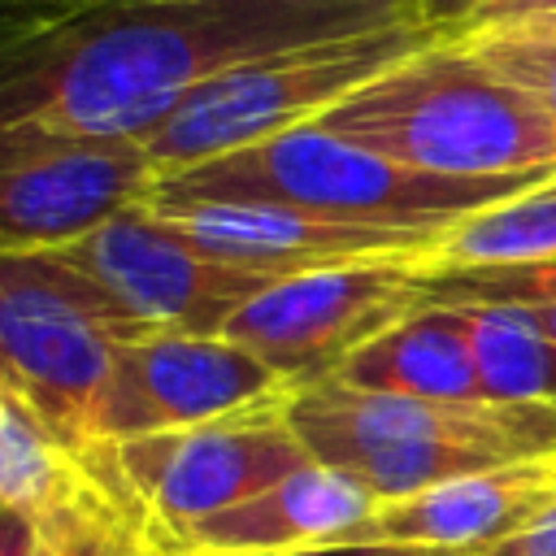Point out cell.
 I'll return each instance as SVG.
<instances>
[{
	"label": "cell",
	"instance_id": "cell-16",
	"mask_svg": "<svg viewBox=\"0 0 556 556\" xmlns=\"http://www.w3.org/2000/svg\"><path fill=\"white\" fill-rule=\"evenodd\" d=\"M0 504L26 513L39 526V534L74 526L78 517L100 508H122L91 482L87 465L4 382H0Z\"/></svg>",
	"mask_w": 556,
	"mask_h": 556
},
{
	"label": "cell",
	"instance_id": "cell-4",
	"mask_svg": "<svg viewBox=\"0 0 556 556\" xmlns=\"http://www.w3.org/2000/svg\"><path fill=\"white\" fill-rule=\"evenodd\" d=\"M547 178L556 174H508V178L426 174L308 122L265 143L200 161L191 169L161 174L148 200H269L330 222L413 230L439 239L460 217Z\"/></svg>",
	"mask_w": 556,
	"mask_h": 556
},
{
	"label": "cell",
	"instance_id": "cell-2",
	"mask_svg": "<svg viewBox=\"0 0 556 556\" xmlns=\"http://www.w3.org/2000/svg\"><path fill=\"white\" fill-rule=\"evenodd\" d=\"M317 126L426 174H556V122L456 35L400 56Z\"/></svg>",
	"mask_w": 556,
	"mask_h": 556
},
{
	"label": "cell",
	"instance_id": "cell-8",
	"mask_svg": "<svg viewBox=\"0 0 556 556\" xmlns=\"http://www.w3.org/2000/svg\"><path fill=\"white\" fill-rule=\"evenodd\" d=\"M421 308H430V295L417 256H374L274 278L222 334L256 352L291 391H300L334 378L348 356Z\"/></svg>",
	"mask_w": 556,
	"mask_h": 556
},
{
	"label": "cell",
	"instance_id": "cell-14",
	"mask_svg": "<svg viewBox=\"0 0 556 556\" xmlns=\"http://www.w3.org/2000/svg\"><path fill=\"white\" fill-rule=\"evenodd\" d=\"M378 495L330 465H300L274 486L195 521L165 543V556H274L339 543L374 513Z\"/></svg>",
	"mask_w": 556,
	"mask_h": 556
},
{
	"label": "cell",
	"instance_id": "cell-6",
	"mask_svg": "<svg viewBox=\"0 0 556 556\" xmlns=\"http://www.w3.org/2000/svg\"><path fill=\"white\" fill-rule=\"evenodd\" d=\"M439 30L430 22H400L369 35L265 52L213 74L143 139L156 178L317 122L361 83L417 52Z\"/></svg>",
	"mask_w": 556,
	"mask_h": 556
},
{
	"label": "cell",
	"instance_id": "cell-3",
	"mask_svg": "<svg viewBox=\"0 0 556 556\" xmlns=\"http://www.w3.org/2000/svg\"><path fill=\"white\" fill-rule=\"evenodd\" d=\"M287 421L317 465L356 478L378 500L556 456V404H452L321 378L291 391Z\"/></svg>",
	"mask_w": 556,
	"mask_h": 556
},
{
	"label": "cell",
	"instance_id": "cell-7",
	"mask_svg": "<svg viewBox=\"0 0 556 556\" xmlns=\"http://www.w3.org/2000/svg\"><path fill=\"white\" fill-rule=\"evenodd\" d=\"M91 482L135 513L156 552L195 521L274 486L313 456L287 421V404L230 413L217 421L96 443L78 456Z\"/></svg>",
	"mask_w": 556,
	"mask_h": 556
},
{
	"label": "cell",
	"instance_id": "cell-17",
	"mask_svg": "<svg viewBox=\"0 0 556 556\" xmlns=\"http://www.w3.org/2000/svg\"><path fill=\"white\" fill-rule=\"evenodd\" d=\"M556 256V178L447 226L421 265H517Z\"/></svg>",
	"mask_w": 556,
	"mask_h": 556
},
{
	"label": "cell",
	"instance_id": "cell-11",
	"mask_svg": "<svg viewBox=\"0 0 556 556\" xmlns=\"http://www.w3.org/2000/svg\"><path fill=\"white\" fill-rule=\"evenodd\" d=\"M156 165L139 139H35L0 148V252H43L148 204Z\"/></svg>",
	"mask_w": 556,
	"mask_h": 556
},
{
	"label": "cell",
	"instance_id": "cell-13",
	"mask_svg": "<svg viewBox=\"0 0 556 556\" xmlns=\"http://www.w3.org/2000/svg\"><path fill=\"white\" fill-rule=\"evenodd\" d=\"M148 208L208 256L265 274H300L374 256H421L434 243V235L330 222L269 200H148Z\"/></svg>",
	"mask_w": 556,
	"mask_h": 556
},
{
	"label": "cell",
	"instance_id": "cell-20",
	"mask_svg": "<svg viewBox=\"0 0 556 556\" xmlns=\"http://www.w3.org/2000/svg\"><path fill=\"white\" fill-rule=\"evenodd\" d=\"M100 4H113V0H0V39L65 22V17L100 9Z\"/></svg>",
	"mask_w": 556,
	"mask_h": 556
},
{
	"label": "cell",
	"instance_id": "cell-21",
	"mask_svg": "<svg viewBox=\"0 0 556 556\" xmlns=\"http://www.w3.org/2000/svg\"><path fill=\"white\" fill-rule=\"evenodd\" d=\"M486 26H556V0H491L456 35L486 30Z\"/></svg>",
	"mask_w": 556,
	"mask_h": 556
},
{
	"label": "cell",
	"instance_id": "cell-26",
	"mask_svg": "<svg viewBox=\"0 0 556 556\" xmlns=\"http://www.w3.org/2000/svg\"><path fill=\"white\" fill-rule=\"evenodd\" d=\"M517 308H521V313H526V317L556 343V300H552V304H517Z\"/></svg>",
	"mask_w": 556,
	"mask_h": 556
},
{
	"label": "cell",
	"instance_id": "cell-1",
	"mask_svg": "<svg viewBox=\"0 0 556 556\" xmlns=\"http://www.w3.org/2000/svg\"><path fill=\"white\" fill-rule=\"evenodd\" d=\"M426 22L421 0H113L0 39V148L148 139L213 74L300 43Z\"/></svg>",
	"mask_w": 556,
	"mask_h": 556
},
{
	"label": "cell",
	"instance_id": "cell-25",
	"mask_svg": "<svg viewBox=\"0 0 556 556\" xmlns=\"http://www.w3.org/2000/svg\"><path fill=\"white\" fill-rule=\"evenodd\" d=\"M274 556H417V552H400V547H365V543H326V547L274 552Z\"/></svg>",
	"mask_w": 556,
	"mask_h": 556
},
{
	"label": "cell",
	"instance_id": "cell-12",
	"mask_svg": "<svg viewBox=\"0 0 556 556\" xmlns=\"http://www.w3.org/2000/svg\"><path fill=\"white\" fill-rule=\"evenodd\" d=\"M556 500V456L460 473L413 495L378 500L339 543L400 547L417 556H486Z\"/></svg>",
	"mask_w": 556,
	"mask_h": 556
},
{
	"label": "cell",
	"instance_id": "cell-27",
	"mask_svg": "<svg viewBox=\"0 0 556 556\" xmlns=\"http://www.w3.org/2000/svg\"><path fill=\"white\" fill-rule=\"evenodd\" d=\"M35 556H61V552H56V547H52V543H48V539H43V543H39V552H35Z\"/></svg>",
	"mask_w": 556,
	"mask_h": 556
},
{
	"label": "cell",
	"instance_id": "cell-9",
	"mask_svg": "<svg viewBox=\"0 0 556 556\" xmlns=\"http://www.w3.org/2000/svg\"><path fill=\"white\" fill-rule=\"evenodd\" d=\"M52 252L78 265L148 330L222 334L226 321L256 291L282 278V274L208 256L182 230L156 217L148 204L126 208L113 222L96 226L91 235L61 243Z\"/></svg>",
	"mask_w": 556,
	"mask_h": 556
},
{
	"label": "cell",
	"instance_id": "cell-22",
	"mask_svg": "<svg viewBox=\"0 0 556 556\" xmlns=\"http://www.w3.org/2000/svg\"><path fill=\"white\" fill-rule=\"evenodd\" d=\"M486 556H556V500L530 526H521L500 547H491Z\"/></svg>",
	"mask_w": 556,
	"mask_h": 556
},
{
	"label": "cell",
	"instance_id": "cell-19",
	"mask_svg": "<svg viewBox=\"0 0 556 556\" xmlns=\"http://www.w3.org/2000/svg\"><path fill=\"white\" fill-rule=\"evenodd\" d=\"M456 39H465L495 74L521 87L556 122V26H486Z\"/></svg>",
	"mask_w": 556,
	"mask_h": 556
},
{
	"label": "cell",
	"instance_id": "cell-24",
	"mask_svg": "<svg viewBox=\"0 0 556 556\" xmlns=\"http://www.w3.org/2000/svg\"><path fill=\"white\" fill-rule=\"evenodd\" d=\"M491 0H421V17L439 30V35H456L478 9H486Z\"/></svg>",
	"mask_w": 556,
	"mask_h": 556
},
{
	"label": "cell",
	"instance_id": "cell-10",
	"mask_svg": "<svg viewBox=\"0 0 556 556\" xmlns=\"http://www.w3.org/2000/svg\"><path fill=\"white\" fill-rule=\"evenodd\" d=\"M287 400V378L243 343L226 334L156 330L117 352L96 413V443L182 430Z\"/></svg>",
	"mask_w": 556,
	"mask_h": 556
},
{
	"label": "cell",
	"instance_id": "cell-18",
	"mask_svg": "<svg viewBox=\"0 0 556 556\" xmlns=\"http://www.w3.org/2000/svg\"><path fill=\"white\" fill-rule=\"evenodd\" d=\"M430 304H552L556 256L517 265H421Z\"/></svg>",
	"mask_w": 556,
	"mask_h": 556
},
{
	"label": "cell",
	"instance_id": "cell-5",
	"mask_svg": "<svg viewBox=\"0 0 556 556\" xmlns=\"http://www.w3.org/2000/svg\"><path fill=\"white\" fill-rule=\"evenodd\" d=\"M148 330L78 265L0 252V382L74 452L96 447V413L117 352Z\"/></svg>",
	"mask_w": 556,
	"mask_h": 556
},
{
	"label": "cell",
	"instance_id": "cell-23",
	"mask_svg": "<svg viewBox=\"0 0 556 556\" xmlns=\"http://www.w3.org/2000/svg\"><path fill=\"white\" fill-rule=\"evenodd\" d=\"M39 543H43L39 526L26 513L0 504V556H35Z\"/></svg>",
	"mask_w": 556,
	"mask_h": 556
},
{
	"label": "cell",
	"instance_id": "cell-15",
	"mask_svg": "<svg viewBox=\"0 0 556 556\" xmlns=\"http://www.w3.org/2000/svg\"><path fill=\"white\" fill-rule=\"evenodd\" d=\"M339 382L417 400H452V404H482L491 400L469 352V339L452 308L430 304L374 343H365L348 365L334 374Z\"/></svg>",
	"mask_w": 556,
	"mask_h": 556
}]
</instances>
